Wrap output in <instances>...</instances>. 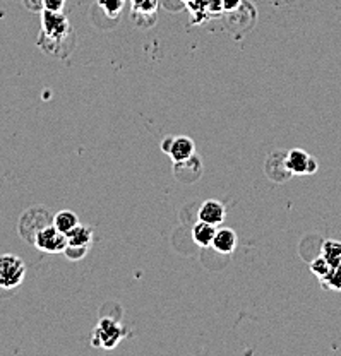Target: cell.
<instances>
[{"label": "cell", "instance_id": "cell-18", "mask_svg": "<svg viewBox=\"0 0 341 356\" xmlns=\"http://www.w3.org/2000/svg\"><path fill=\"white\" fill-rule=\"evenodd\" d=\"M329 269H331V264H329L322 255H319V257H316L312 262H310V270L316 274L319 280H322V277L329 273Z\"/></svg>", "mask_w": 341, "mask_h": 356}, {"label": "cell", "instance_id": "cell-22", "mask_svg": "<svg viewBox=\"0 0 341 356\" xmlns=\"http://www.w3.org/2000/svg\"><path fill=\"white\" fill-rule=\"evenodd\" d=\"M223 10V6H221V0H206V13H221Z\"/></svg>", "mask_w": 341, "mask_h": 356}, {"label": "cell", "instance_id": "cell-2", "mask_svg": "<svg viewBox=\"0 0 341 356\" xmlns=\"http://www.w3.org/2000/svg\"><path fill=\"white\" fill-rule=\"evenodd\" d=\"M26 264L21 257L13 254L0 255V288L14 289L23 284Z\"/></svg>", "mask_w": 341, "mask_h": 356}, {"label": "cell", "instance_id": "cell-15", "mask_svg": "<svg viewBox=\"0 0 341 356\" xmlns=\"http://www.w3.org/2000/svg\"><path fill=\"white\" fill-rule=\"evenodd\" d=\"M321 255L331 266L341 264V242H336V240L324 242L321 247Z\"/></svg>", "mask_w": 341, "mask_h": 356}, {"label": "cell", "instance_id": "cell-11", "mask_svg": "<svg viewBox=\"0 0 341 356\" xmlns=\"http://www.w3.org/2000/svg\"><path fill=\"white\" fill-rule=\"evenodd\" d=\"M132 16L139 17L141 21H137V24L141 26L143 22V17H148L151 22L157 21V7H158V0H132Z\"/></svg>", "mask_w": 341, "mask_h": 356}, {"label": "cell", "instance_id": "cell-6", "mask_svg": "<svg viewBox=\"0 0 341 356\" xmlns=\"http://www.w3.org/2000/svg\"><path fill=\"white\" fill-rule=\"evenodd\" d=\"M203 173V163L199 156H191L189 159L184 161H177L173 166V175L177 180H180L182 184H194L196 180H199Z\"/></svg>", "mask_w": 341, "mask_h": 356}, {"label": "cell", "instance_id": "cell-10", "mask_svg": "<svg viewBox=\"0 0 341 356\" xmlns=\"http://www.w3.org/2000/svg\"><path fill=\"white\" fill-rule=\"evenodd\" d=\"M310 154L302 149H292L287 153V166L294 175H307V165H309Z\"/></svg>", "mask_w": 341, "mask_h": 356}, {"label": "cell", "instance_id": "cell-4", "mask_svg": "<svg viewBox=\"0 0 341 356\" xmlns=\"http://www.w3.org/2000/svg\"><path fill=\"white\" fill-rule=\"evenodd\" d=\"M125 336L124 327L118 324L113 318H102L100 324L96 325L95 332H93V344L95 346H102L105 350H112L118 344V341Z\"/></svg>", "mask_w": 341, "mask_h": 356}, {"label": "cell", "instance_id": "cell-1", "mask_svg": "<svg viewBox=\"0 0 341 356\" xmlns=\"http://www.w3.org/2000/svg\"><path fill=\"white\" fill-rule=\"evenodd\" d=\"M70 33V24L68 17L62 14V10H42V35H40V42H47L61 44L62 40Z\"/></svg>", "mask_w": 341, "mask_h": 356}, {"label": "cell", "instance_id": "cell-26", "mask_svg": "<svg viewBox=\"0 0 341 356\" xmlns=\"http://www.w3.org/2000/svg\"><path fill=\"white\" fill-rule=\"evenodd\" d=\"M184 2H185V3H187V2H191V0H184Z\"/></svg>", "mask_w": 341, "mask_h": 356}, {"label": "cell", "instance_id": "cell-19", "mask_svg": "<svg viewBox=\"0 0 341 356\" xmlns=\"http://www.w3.org/2000/svg\"><path fill=\"white\" fill-rule=\"evenodd\" d=\"M88 248H83V247H70V245H68V248L64 250V254L68 255V257L74 259V261H77V259H81L83 255H86Z\"/></svg>", "mask_w": 341, "mask_h": 356}, {"label": "cell", "instance_id": "cell-21", "mask_svg": "<svg viewBox=\"0 0 341 356\" xmlns=\"http://www.w3.org/2000/svg\"><path fill=\"white\" fill-rule=\"evenodd\" d=\"M221 6H223V10H227V13H235L237 9L242 7V0H221Z\"/></svg>", "mask_w": 341, "mask_h": 356}, {"label": "cell", "instance_id": "cell-9", "mask_svg": "<svg viewBox=\"0 0 341 356\" xmlns=\"http://www.w3.org/2000/svg\"><path fill=\"white\" fill-rule=\"evenodd\" d=\"M213 248L220 254H232L237 247V235L233 229L230 228H220L216 229L213 238Z\"/></svg>", "mask_w": 341, "mask_h": 356}, {"label": "cell", "instance_id": "cell-8", "mask_svg": "<svg viewBox=\"0 0 341 356\" xmlns=\"http://www.w3.org/2000/svg\"><path fill=\"white\" fill-rule=\"evenodd\" d=\"M194 140L187 136H179L173 137L172 147H170L168 156L173 159V163L184 161V159H189L191 156H194Z\"/></svg>", "mask_w": 341, "mask_h": 356}, {"label": "cell", "instance_id": "cell-25", "mask_svg": "<svg viewBox=\"0 0 341 356\" xmlns=\"http://www.w3.org/2000/svg\"><path fill=\"white\" fill-rule=\"evenodd\" d=\"M172 143H173V136H166L165 139H163V143H161V151H163V153H166V154L170 153V147H172Z\"/></svg>", "mask_w": 341, "mask_h": 356}, {"label": "cell", "instance_id": "cell-14", "mask_svg": "<svg viewBox=\"0 0 341 356\" xmlns=\"http://www.w3.org/2000/svg\"><path fill=\"white\" fill-rule=\"evenodd\" d=\"M51 222H54V226L58 232L69 233L70 229L76 228V226L79 225V218H77V214L72 213V211H61V213L55 214Z\"/></svg>", "mask_w": 341, "mask_h": 356}, {"label": "cell", "instance_id": "cell-24", "mask_svg": "<svg viewBox=\"0 0 341 356\" xmlns=\"http://www.w3.org/2000/svg\"><path fill=\"white\" fill-rule=\"evenodd\" d=\"M317 166H319V163L316 161V158H314V156H310L309 165H307V175H314V173L317 172Z\"/></svg>", "mask_w": 341, "mask_h": 356}, {"label": "cell", "instance_id": "cell-20", "mask_svg": "<svg viewBox=\"0 0 341 356\" xmlns=\"http://www.w3.org/2000/svg\"><path fill=\"white\" fill-rule=\"evenodd\" d=\"M65 6V0H43V9L48 10H62Z\"/></svg>", "mask_w": 341, "mask_h": 356}, {"label": "cell", "instance_id": "cell-13", "mask_svg": "<svg viewBox=\"0 0 341 356\" xmlns=\"http://www.w3.org/2000/svg\"><path fill=\"white\" fill-rule=\"evenodd\" d=\"M65 235H68L70 247L88 248L93 242V229L90 226L77 225L76 228H72L69 233H65Z\"/></svg>", "mask_w": 341, "mask_h": 356}, {"label": "cell", "instance_id": "cell-23", "mask_svg": "<svg viewBox=\"0 0 341 356\" xmlns=\"http://www.w3.org/2000/svg\"><path fill=\"white\" fill-rule=\"evenodd\" d=\"M23 3L29 10H43V0H23Z\"/></svg>", "mask_w": 341, "mask_h": 356}, {"label": "cell", "instance_id": "cell-16", "mask_svg": "<svg viewBox=\"0 0 341 356\" xmlns=\"http://www.w3.org/2000/svg\"><path fill=\"white\" fill-rule=\"evenodd\" d=\"M324 289H341V264L331 266L329 273L321 280Z\"/></svg>", "mask_w": 341, "mask_h": 356}, {"label": "cell", "instance_id": "cell-17", "mask_svg": "<svg viewBox=\"0 0 341 356\" xmlns=\"http://www.w3.org/2000/svg\"><path fill=\"white\" fill-rule=\"evenodd\" d=\"M98 6L106 13V16L117 17L124 9L125 0H98Z\"/></svg>", "mask_w": 341, "mask_h": 356}, {"label": "cell", "instance_id": "cell-5", "mask_svg": "<svg viewBox=\"0 0 341 356\" xmlns=\"http://www.w3.org/2000/svg\"><path fill=\"white\" fill-rule=\"evenodd\" d=\"M266 175L271 178L273 181H287L294 173L287 166V153L283 151H274L268 156L264 163Z\"/></svg>", "mask_w": 341, "mask_h": 356}, {"label": "cell", "instance_id": "cell-12", "mask_svg": "<svg viewBox=\"0 0 341 356\" xmlns=\"http://www.w3.org/2000/svg\"><path fill=\"white\" fill-rule=\"evenodd\" d=\"M216 229L218 228L214 225L199 221L198 225H194V228H192V240L198 245H201V247H209V245L213 243Z\"/></svg>", "mask_w": 341, "mask_h": 356}, {"label": "cell", "instance_id": "cell-7", "mask_svg": "<svg viewBox=\"0 0 341 356\" xmlns=\"http://www.w3.org/2000/svg\"><path fill=\"white\" fill-rule=\"evenodd\" d=\"M225 216H227V211H225V206L220 202V200H206L203 202V206L199 207L198 218L199 221L209 222V225H221L225 221Z\"/></svg>", "mask_w": 341, "mask_h": 356}, {"label": "cell", "instance_id": "cell-3", "mask_svg": "<svg viewBox=\"0 0 341 356\" xmlns=\"http://www.w3.org/2000/svg\"><path fill=\"white\" fill-rule=\"evenodd\" d=\"M33 245H35L38 250L47 252V254H58V252H64L68 248L69 240L68 235L62 232H58L54 226V222L43 226L42 229H38L33 238Z\"/></svg>", "mask_w": 341, "mask_h": 356}]
</instances>
